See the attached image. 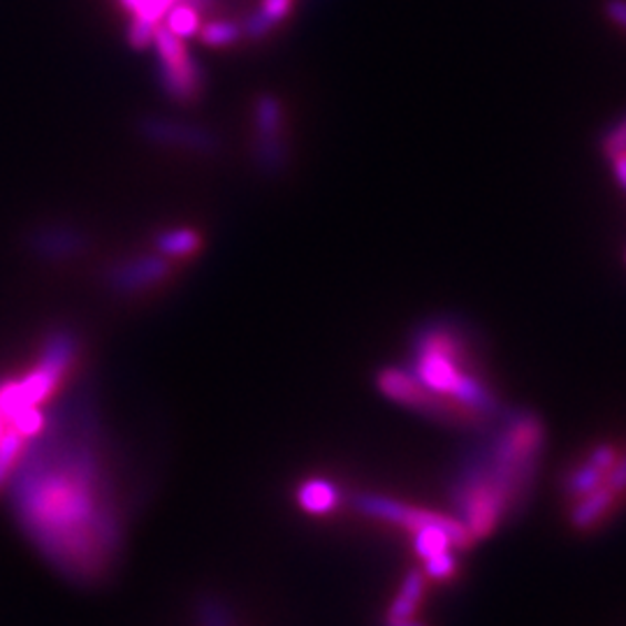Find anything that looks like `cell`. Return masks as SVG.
I'll list each match as a JSON object with an SVG mask.
<instances>
[{
  "label": "cell",
  "instance_id": "obj_1",
  "mask_svg": "<svg viewBox=\"0 0 626 626\" xmlns=\"http://www.w3.org/2000/svg\"><path fill=\"white\" fill-rule=\"evenodd\" d=\"M98 422L86 399H68L40 437L23 448L10 475L23 532L63 573L93 578L119 550V517L110 494Z\"/></svg>",
  "mask_w": 626,
  "mask_h": 626
},
{
  "label": "cell",
  "instance_id": "obj_2",
  "mask_svg": "<svg viewBox=\"0 0 626 626\" xmlns=\"http://www.w3.org/2000/svg\"><path fill=\"white\" fill-rule=\"evenodd\" d=\"M543 448L541 418L532 411H513L488 443L466 455L450 485V501L473 541L494 534L527 499Z\"/></svg>",
  "mask_w": 626,
  "mask_h": 626
},
{
  "label": "cell",
  "instance_id": "obj_3",
  "mask_svg": "<svg viewBox=\"0 0 626 626\" xmlns=\"http://www.w3.org/2000/svg\"><path fill=\"white\" fill-rule=\"evenodd\" d=\"M413 376L430 390L481 411L488 418L499 413V399L469 365L462 337L443 322L422 328L415 339Z\"/></svg>",
  "mask_w": 626,
  "mask_h": 626
},
{
  "label": "cell",
  "instance_id": "obj_4",
  "mask_svg": "<svg viewBox=\"0 0 626 626\" xmlns=\"http://www.w3.org/2000/svg\"><path fill=\"white\" fill-rule=\"evenodd\" d=\"M80 337L70 328H57L47 335L38 362L17 381L0 386V415L6 420L14 413L40 407L44 399L52 397L68 369L80 356Z\"/></svg>",
  "mask_w": 626,
  "mask_h": 626
},
{
  "label": "cell",
  "instance_id": "obj_5",
  "mask_svg": "<svg viewBox=\"0 0 626 626\" xmlns=\"http://www.w3.org/2000/svg\"><path fill=\"white\" fill-rule=\"evenodd\" d=\"M376 386H379V390L388 399H392V402L428 415L437 422L453 424V428H481V424L492 420L481 411L458 402V399H450L430 390L428 386H422L413 376V371H407L402 367L381 369L376 373Z\"/></svg>",
  "mask_w": 626,
  "mask_h": 626
},
{
  "label": "cell",
  "instance_id": "obj_6",
  "mask_svg": "<svg viewBox=\"0 0 626 626\" xmlns=\"http://www.w3.org/2000/svg\"><path fill=\"white\" fill-rule=\"evenodd\" d=\"M356 509L360 513H365L367 517L399 524V527H404L409 532H415L420 527H430V524H434V527H443L450 534V538H453L455 550H469L473 545L471 534L466 532L464 524L453 515L411 506V504H404V501H397V499H390V496H383V494H360V496H356Z\"/></svg>",
  "mask_w": 626,
  "mask_h": 626
},
{
  "label": "cell",
  "instance_id": "obj_7",
  "mask_svg": "<svg viewBox=\"0 0 626 626\" xmlns=\"http://www.w3.org/2000/svg\"><path fill=\"white\" fill-rule=\"evenodd\" d=\"M254 163L265 174H279L288 167L290 148L286 142V110L274 93L254 100Z\"/></svg>",
  "mask_w": 626,
  "mask_h": 626
},
{
  "label": "cell",
  "instance_id": "obj_8",
  "mask_svg": "<svg viewBox=\"0 0 626 626\" xmlns=\"http://www.w3.org/2000/svg\"><path fill=\"white\" fill-rule=\"evenodd\" d=\"M152 44L158 54V82L163 91L177 103H191L203 86V74L188 54L186 40L170 33L161 23Z\"/></svg>",
  "mask_w": 626,
  "mask_h": 626
},
{
  "label": "cell",
  "instance_id": "obj_9",
  "mask_svg": "<svg viewBox=\"0 0 626 626\" xmlns=\"http://www.w3.org/2000/svg\"><path fill=\"white\" fill-rule=\"evenodd\" d=\"M140 137L161 148H174L195 156H216L220 140L207 125L172 116H144L137 125Z\"/></svg>",
  "mask_w": 626,
  "mask_h": 626
},
{
  "label": "cell",
  "instance_id": "obj_10",
  "mask_svg": "<svg viewBox=\"0 0 626 626\" xmlns=\"http://www.w3.org/2000/svg\"><path fill=\"white\" fill-rule=\"evenodd\" d=\"M172 260L161 254H142L114 263L105 271V288L119 297H135L170 277Z\"/></svg>",
  "mask_w": 626,
  "mask_h": 626
},
{
  "label": "cell",
  "instance_id": "obj_11",
  "mask_svg": "<svg viewBox=\"0 0 626 626\" xmlns=\"http://www.w3.org/2000/svg\"><path fill=\"white\" fill-rule=\"evenodd\" d=\"M29 250L31 256L47 265H63L70 260L82 258L91 242L89 235L70 223H47L29 233Z\"/></svg>",
  "mask_w": 626,
  "mask_h": 626
},
{
  "label": "cell",
  "instance_id": "obj_12",
  "mask_svg": "<svg viewBox=\"0 0 626 626\" xmlns=\"http://www.w3.org/2000/svg\"><path fill=\"white\" fill-rule=\"evenodd\" d=\"M617 458H619V450L615 445L606 443V445L594 448L585 462H581L578 466L568 471L566 481H564V490L575 499H581L587 492L596 490L601 483L606 481V475L615 466Z\"/></svg>",
  "mask_w": 626,
  "mask_h": 626
},
{
  "label": "cell",
  "instance_id": "obj_13",
  "mask_svg": "<svg viewBox=\"0 0 626 626\" xmlns=\"http://www.w3.org/2000/svg\"><path fill=\"white\" fill-rule=\"evenodd\" d=\"M615 504H617L615 492L606 483H601L596 490L578 499V504H575L568 513V520L575 530L585 532L604 522V517L615 509Z\"/></svg>",
  "mask_w": 626,
  "mask_h": 626
},
{
  "label": "cell",
  "instance_id": "obj_14",
  "mask_svg": "<svg viewBox=\"0 0 626 626\" xmlns=\"http://www.w3.org/2000/svg\"><path fill=\"white\" fill-rule=\"evenodd\" d=\"M339 490L335 483L325 479H311L297 488V504L311 515L332 513L339 506Z\"/></svg>",
  "mask_w": 626,
  "mask_h": 626
},
{
  "label": "cell",
  "instance_id": "obj_15",
  "mask_svg": "<svg viewBox=\"0 0 626 626\" xmlns=\"http://www.w3.org/2000/svg\"><path fill=\"white\" fill-rule=\"evenodd\" d=\"M154 248L167 260L188 258L199 248V235L193 228H170L156 235Z\"/></svg>",
  "mask_w": 626,
  "mask_h": 626
},
{
  "label": "cell",
  "instance_id": "obj_16",
  "mask_svg": "<svg viewBox=\"0 0 626 626\" xmlns=\"http://www.w3.org/2000/svg\"><path fill=\"white\" fill-rule=\"evenodd\" d=\"M422 589H424V575L420 571H409L404 575L402 587H399V594L394 596L388 608L386 619H411L420 606Z\"/></svg>",
  "mask_w": 626,
  "mask_h": 626
},
{
  "label": "cell",
  "instance_id": "obj_17",
  "mask_svg": "<svg viewBox=\"0 0 626 626\" xmlns=\"http://www.w3.org/2000/svg\"><path fill=\"white\" fill-rule=\"evenodd\" d=\"M411 534H413V547L422 562L441 553H448L450 547H455L450 534L443 527H434V524H430V527H420Z\"/></svg>",
  "mask_w": 626,
  "mask_h": 626
},
{
  "label": "cell",
  "instance_id": "obj_18",
  "mask_svg": "<svg viewBox=\"0 0 626 626\" xmlns=\"http://www.w3.org/2000/svg\"><path fill=\"white\" fill-rule=\"evenodd\" d=\"M163 21H165L163 27L182 40H188L195 33H199V14H197V8L191 3L172 6Z\"/></svg>",
  "mask_w": 626,
  "mask_h": 626
},
{
  "label": "cell",
  "instance_id": "obj_19",
  "mask_svg": "<svg viewBox=\"0 0 626 626\" xmlns=\"http://www.w3.org/2000/svg\"><path fill=\"white\" fill-rule=\"evenodd\" d=\"M23 448H27V439L17 434L8 428V432L0 437V490H3L10 481L12 471L17 469Z\"/></svg>",
  "mask_w": 626,
  "mask_h": 626
},
{
  "label": "cell",
  "instance_id": "obj_20",
  "mask_svg": "<svg viewBox=\"0 0 626 626\" xmlns=\"http://www.w3.org/2000/svg\"><path fill=\"white\" fill-rule=\"evenodd\" d=\"M47 424V415L40 407H31V409H23L19 413H14L12 418H8V428L14 430L17 434H21L27 441L35 439L42 434Z\"/></svg>",
  "mask_w": 626,
  "mask_h": 626
},
{
  "label": "cell",
  "instance_id": "obj_21",
  "mask_svg": "<svg viewBox=\"0 0 626 626\" xmlns=\"http://www.w3.org/2000/svg\"><path fill=\"white\" fill-rule=\"evenodd\" d=\"M199 38L209 47H230L242 38V23L237 21H212L199 29Z\"/></svg>",
  "mask_w": 626,
  "mask_h": 626
},
{
  "label": "cell",
  "instance_id": "obj_22",
  "mask_svg": "<svg viewBox=\"0 0 626 626\" xmlns=\"http://www.w3.org/2000/svg\"><path fill=\"white\" fill-rule=\"evenodd\" d=\"M197 615H199V626H233L228 606L218 598H205L203 604H199Z\"/></svg>",
  "mask_w": 626,
  "mask_h": 626
},
{
  "label": "cell",
  "instance_id": "obj_23",
  "mask_svg": "<svg viewBox=\"0 0 626 626\" xmlns=\"http://www.w3.org/2000/svg\"><path fill=\"white\" fill-rule=\"evenodd\" d=\"M455 571H458V560H455L453 553H450V550H448V553L437 555V557L424 560V573H428L432 581L453 578Z\"/></svg>",
  "mask_w": 626,
  "mask_h": 626
},
{
  "label": "cell",
  "instance_id": "obj_24",
  "mask_svg": "<svg viewBox=\"0 0 626 626\" xmlns=\"http://www.w3.org/2000/svg\"><path fill=\"white\" fill-rule=\"evenodd\" d=\"M601 148H604V154L608 158L626 154V116L617 125H613V129L606 133L604 142H601Z\"/></svg>",
  "mask_w": 626,
  "mask_h": 626
},
{
  "label": "cell",
  "instance_id": "obj_25",
  "mask_svg": "<svg viewBox=\"0 0 626 626\" xmlns=\"http://www.w3.org/2000/svg\"><path fill=\"white\" fill-rule=\"evenodd\" d=\"M604 483L615 492L617 499H619L622 494H626V453L617 458L615 466L608 471Z\"/></svg>",
  "mask_w": 626,
  "mask_h": 626
},
{
  "label": "cell",
  "instance_id": "obj_26",
  "mask_svg": "<svg viewBox=\"0 0 626 626\" xmlns=\"http://www.w3.org/2000/svg\"><path fill=\"white\" fill-rule=\"evenodd\" d=\"M606 14L617 23V27L626 29V0H608Z\"/></svg>",
  "mask_w": 626,
  "mask_h": 626
},
{
  "label": "cell",
  "instance_id": "obj_27",
  "mask_svg": "<svg viewBox=\"0 0 626 626\" xmlns=\"http://www.w3.org/2000/svg\"><path fill=\"white\" fill-rule=\"evenodd\" d=\"M613 172H615V179L619 182V186L626 191V154L613 156Z\"/></svg>",
  "mask_w": 626,
  "mask_h": 626
},
{
  "label": "cell",
  "instance_id": "obj_28",
  "mask_svg": "<svg viewBox=\"0 0 626 626\" xmlns=\"http://www.w3.org/2000/svg\"><path fill=\"white\" fill-rule=\"evenodd\" d=\"M383 626H424V624L413 622V619H386Z\"/></svg>",
  "mask_w": 626,
  "mask_h": 626
},
{
  "label": "cell",
  "instance_id": "obj_29",
  "mask_svg": "<svg viewBox=\"0 0 626 626\" xmlns=\"http://www.w3.org/2000/svg\"><path fill=\"white\" fill-rule=\"evenodd\" d=\"M142 3H144V0H121V6L129 10V12H133V14L142 8Z\"/></svg>",
  "mask_w": 626,
  "mask_h": 626
},
{
  "label": "cell",
  "instance_id": "obj_30",
  "mask_svg": "<svg viewBox=\"0 0 626 626\" xmlns=\"http://www.w3.org/2000/svg\"><path fill=\"white\" fill-rule=\"evenodd\" d=\"M6 432H8V420H6L3 415H0V437H3Z\"/></svg>",
  "mask_w": 626,
  "mask_h": 626
}]
</instances>
